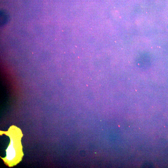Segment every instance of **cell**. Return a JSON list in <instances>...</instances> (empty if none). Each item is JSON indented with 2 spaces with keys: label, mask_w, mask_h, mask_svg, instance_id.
<instances>
[{
  "label": "cell",
  "mask_w": 168,
  "mask_h": 168,
  "mask_svg": "<svg viewBox=\"0 0 168 168\" xmlns=\"http://www.w3.org/2000/svg\"><path fill=\"white\" fill-rule=\"evenodd\" d=\"M9 136L10 142L9 145L6 149V156L5 160L6 162L9 164H12L16 161L19 155L18 147H20L19 143L15 136Z\"/></svg>",
  "instance_id": "cell-1"
},
{
  "label": "cell",
  "mask_w": 168,
  "mask_h": 168,
  "mask_svg": "<svg viewBox=\"0 0 168 168\" xmlns=\"http://www.w3.org/2000/svg\"><path fill=\"white\" fill-rule=\"evenodd\" d=\"M8 17L7 15L4 12H1L0 23L2 25L5 24L7 21Z\"/></svg>",
  "instance_id": "cell-2"
}]
</instances>
